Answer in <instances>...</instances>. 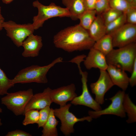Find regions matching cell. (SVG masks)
<instances>
[{
    "label": "cell",
    "mask_w": 136,
    "mask_h": 136,
    "mask_svg": "<svg viewBox=\"0 0 136 136\" xmlns=\"http://www.w3.org/2000/svg\"><path fill=\"white\" fill-rule=\"evenodd\" d=\"M55 46L68 52L89 50L95 42L90 36L87 30L79 24L67 27L54 36Z\"/></svg>",
    "instance_id": "1"
},
{
    "label": "cell",
    "mask_w": 136,
    "mask_h": 136,
    "mask_svg": "<svg viewBox=\"0 0 136 136\" xmlns=\"http://www.w3.org/2000/svg\"><path fill=\"white\" fill-rule=\"evenodd\" d=\"M62 61V58L59 57L45 66L33 65L24 68L20 71L12 79L13 82L15 84L32 82L47 83L48 80L47 75L48 71L55 64Z\"/></svg>",
    "instance_id": "2"
},
{
    "label": "cell",
    "mask_w": 136,
    "mask_h": 136,
    "mask_svg": "<svg viewBox=\"0 0 136 136\" xmlns=\"http://www.w3.org/2000/svg\"><path fill=\"white\" fill-rule=\"evenodd\" d=\"M108 64L115 66L131 73L136 60V43L113 49L106 56Z\"/></svg>",
    "instance_id": "3"
},
{
    "label": "cell",
    "mask_w": 136,
    "mask_h": 136,
    "mask_svg": "<svg viewBox=\"0 0 136 136\" xmlns=\"http://www.w3.org/2000/svg\"><path fill=\"white\" fill-rule=\"evenodd\" d=\"M32 5L38 10L37 15L33 18L32 24L35 30L42 27L45 22L51 18L71 17V14L66 8L57 6L54 3L46 6L37 0L33 2Z\"/></svg>",
    "instance_id": "4"
},
{
    "label": "cell",
    "mask_w": 136,
    "mask_h": 136,
    "mask_svg": "<svg viewBox=\"0 0 136 136\" xmlns=\"http://www.w3.org/2000/svg\"><path fill=\"white\" fill-rule=\"evenodd\" d=\"M33 94L31 88L8 92L1 98V103L15 115H24L26 106Z\"/></svg>",
    "instance_id": "5"
},
{
    "label": "cell",
    "mask_w": 136,
    "mask_h": 136,
    "mask_svg": "<svg viewBox=\"0 0 136 136\" xmlns=\"http://www.w3.org/2000/svg\"><path fill=\"white\" fill-rule=\"evenodd\" d=\"M71 105V104H68L59 108L53 109L55 116L61 122L60 130L65 136H68L74 132V126L77 122L85 120L90 122L92 119L89 116L81 118H77L69 111Z\"/></svg>",
    "instance_id": "6"
},
{
    "label": "cell",
    "mask_w": 136,
    "mask_h": 136,
    "mask_svg": "<svg viewBox=\"0 0 136 136\" xmlns=\"http://www.w3.org/2000/svg\"><path fill=\"white\" fill-rule=\"evenodd\" d=\"M3 27L6 30L7 36L18 47L22 46L24 41L35 30L32 23L18 24L11 20L4 21Z\"/></svg>",
    "instance_id": "7"
},
{
    "label": "cell",
    "mask_w": 136,
    "mask_h": 136,
    "mask_svg": "<svg viewBox=\"0 0 136 136\" xmlns=\"http://www.w3.org/2000/svg\"><path fill=\"white\" fill-rule=\"evenodd\" d=\"M80 61H77L75 63L77 65L79 73L81 76L82 92L81 95L76 97L71 103L75 105H82L89 107L95 111H99L102 109L100 105L94 99L90 94L87 86L88 73L87 72L82 71L81 68Z\"/></svg>",
    "instance_id": "8"
},
{
    "label": "cell",
    "mask_w": 136,
    "mask_h": 136,
    "mask_svg": "<svg viewBox=\"0 0 136 136\" xmlns=\"http://www.w3.org/2000/svg\"><path fill=\"white\" fill-rule=\"evenodd\" d=\"M125 94L124 91H119L115 95L109 99L111 101V104L106 108L99 111H89L88 114L92 119L97 118L102 115L111 114L121 118L126 117L124 109L123 101Z\"/></svg>",
    "instance_id": "9"
},
{
    "label": "cell",
    "mask_w": 136,
    "mask_h": 136,
    "mask_svg": "<svg viewBox=\"0 0 136 136\" xmlns=\"http://www.w3.org/2000/svg\"><path fill=\"white\" fill-rule=\"evenodd\" d=\"M111 35L114 48H120L136 43V24L126 23Z\"/></svg>",
    "instance_id": "10"
},
{
    "label": "cell",
    "mask_w": 136,
    "mask_h": 136,
    "mask_svg": "<svg viewBox=\"0 0 136 136\" xmlns=\"http://www.w3.org/2000/svg\"><path fill=\"white\" fill-rule=\"evenodd\" d=\"M99 77L96 82L91 84L92 92L95 94V100L99 104L104 102L106 93L114 85L106 70H100Z\"/></svg>",
    "instance_id": "11"
},
{
    "label": "cell",
    "mask_w": 136,
    "mask_h": 136,
    "mask_svg": "<svg viewBox=\"0 0 136 136\" xmlns=\"http://www.w3.org/2000/svg\"><path fill=\"white\" fill-rule=\"evenodd\" d=\"M76 89L75 85L73 83L52 89L51 97L52 103L60 107L64 106L67 102L72 101L77 96Z\"/></svg>",
    "instance_id": "12"
},
{
    "label": "cell",
    "mask_w": 136,
    "mask_h": 136,
    "mask_svg": "<svg viewBox=\"0 0 136 136\" xmlns=\"http://www.w3.org/2000/svg\"><path fill=\"white\" fill-rule=\"evenodd\" d=\"M52 90V89L48 87L42 92L33 94L26 106L24 114L29 110H40L47 106H50L52 103L51 97Z\"/></svg>",
    "instance_id": "13"
},
{
    "label": "cell",
    "mask_w": 136,
    "mask_h": 136,
    "mask_svg": "<svg viewBox=\"0 0 136 136\" xmlns=\"http://www.w3.org/2000/svg\"><path fill=\"white\" fill-rule=\"evenodd\" d=\"M85 58L84 64L86 69L98 68L100 70H106L108 66L106 56L93 47Z\"/></svg>",
    "instance_id": "14"
},
{
    "label": "cell",
    "mask_w": 136,
    "mask_h": 136,
    "mask_svg": "<svg viewBox=\"0 0 136 136\" xmlns=\"http://www.w3.org/2000/svg\"><path fill=\"white\" fill-rule=\"evenodd\" d=\"M22 46L24 48L22 55L24 57H35L38 56L43 46L41 37L33 33L23 42Z\"/></svg>",
    "instance_id": "15"
},
{
    "label": "cell",
    "mask_w": 136,
    "mask_h": 136,
    "mask_svg": "<svg viewBox=\"0 0 136 136\" xmlns=\"http://www.w3.org/2000/svg\"><path fill=\"white\" fill-rule=\"evenodd\" d=\"M114 85L125 91L129 84V78L125 71L116 66L108 64L106 70Z\"/></svg>",
    "instance_id": "16"
},
{
    "label": "cell",
    "mask_w": 136,
    "mask_h": 136,
    "mask_svg": "<svg viewBox=\"0 0 136 136\" xmlns=\"http://www.w3.org/2000/svg\"><path fill=\"white\" fill-rule=\"evenodd\" d=\"M62 4L68 10L70 18L74 20L79 17L87 10L84 0H62Z\"/></svg>",
    "instance_id": "17"
},
{
    "label": "cell",
    "mask_w": 136,
    "mask_h": 136,
    "mask_svg": "<svg viewBox=\"0 0 136 136\" xmlns=\"http://www.w3.org/2000/svg\"><path fill=\"white\" fill-rule=\"evenodd\" d=\"M87 30L91 38L96 42L106 34V26L101 14H97Z\"/></svg>",
    "instance_id": "18"
},
{
    "label": "cell",
    "mask_w": 136,
    "mask_h": 136,
    "mask_svg": "<svg viewBox=\"0 0 136 136\" xmlns=\"http://www.w3.org/2000/svg\"><path fill=\"white\" fill-rule=\"evenodd\" d=\"M59 121L56 119L53 112L51 108L47 122L43 127L42 136H57L58 135L56 127Z\"/></svg>",
    "instance_id": "19"
},
{
    "label": "cell",
    "mask_w": 136,
    "mask_h": 136,
    "mask_svg": "<svg viewBox=\"0 0 136 136\" xmlns=\"http://www.w3.org/2000/svg\"><path fill=\"white\" fill-rule=\"evenodd\" d=\"M93 47L106 56L114 49L111 35L106 34L95 42Z\"/></svg>",
    "instance_id": "20"
},
{
    "label": "cell",
    "mask_w": 136,
    "mask_h": 136,
    "mask_svg": "<svg viewBox=\"0 0 136 136\" xmlns=\"http://www.w3.org/2000/svg\"><path fill=\"white\" fill-rule=\"evenodd\" d=\"M123 106L125 113H127L128 119L126 121L131 123L136 121V106L132 102L129 95L125 93L123 101Z\"/></svg>",
    "instance_id": "21"
},
{
    "label": "cell",
    "mask_w": 136,
    "mask_h": 136,
    "mask_svg": "<svg viewBox=\"0 0 136 136\" xmlns=\"http://www.w3.org/2000/svg\"><path fill=\"white\" fill-rule=\"evenodd\" d=\"M96 13L95 10H87L79 17V24L85 29L88 30L95 19Z\"/></svg>",
    "instance_id": "22"
},
{
    "label": "cell",
    "mask_w": 136,
    "mask_h": 136,
    "mask_svg": "<svg viewBox=\"0 0 136 136\" xmlns=\"http://www.w3.org/2000/svg\"><path fill=\"white\" fill-rule=\"evenodd\" d=\"M126 23V14L123 13L106 26V34L112 35Z\"/></svg>",
    "instance_id": "23"
},
{
    "label": "cell",
    "mask_w": 136,
    "mask_h": 136,
    "mask_svg": "<svg viewBox=\"0 0 136 136\" xmlns=\"http://www.w3.org/2000/svg\"><path fill=\"white\" fill-rule=\"evenodd\" d=\"M14 85L12 79L8 78L0 68V95L7 94L8 90L13 87Z\"/></svg>",
    "instance_id": "24"
},
{
    "label": "cell",
    "mask_w": 136,
    "mask_h": 136,
    "mask_svg": "<svg viewBox=\"0 0 136 136\" xmlns=\"http://www.w3.org/2000/svg\"><path fill=\"white\" fill-rule=\"evenodd\" d=\"M24 115L25 117L22 122L23 125L37 124L39 117V113L38 110L36 109L29 110L25 113Z\"/></svg>",
    "instance_id": "25"
},
{
    "label": "cell",
    "mask_w": 136,
    "mask_h": 136,
    "mask_svg": "<svg viewBox=\"0 0 136 136\" xmlns=\"http://www.w3.org/2000/svg\"><path fill=\"white\" fill-rule=\"evenodd\" d=\"M123 13L121 12L110 8L101 14L106 26L109 23L119 17Z\"/></svg>",
    "instance_id": "26"
},
{
    "label": "cell",
    "mask_w": 136,
    "mask_h": 136,
    "mask_svg": "<svg viewBox=\"0 0 136 136\" xmlns=\"http://www.w3.org/2000/svg\"><path fill=\"white\" fill-rule=\"evenodd\" d=\"M110 8L124 13L132 7L130 4L126 0H110Z\"/></svg>",
    "instance_id": "27"
},
{
    "label": "cell",
    "mask_w": 136,
    "mask_h": 136,
    "mask_svg": "<svg viewBox=\"0 0 136 136\" xmlns=\"http://www.w3.org/2000/svg\"><path fill=\"white\" fill-rule=\"evenodd\" d=\"M50 106H47L40 110L39 119L37 124L39 128L43 127L47 120L51 110Z\"/></svg>",
    "instance_id": "28"
},
{
    "label": "cell",
    "mask_w": 136,
    "mask_h": 136,
    "mask_svg": "<svg viewBox=\"0 0 136 136\" xmlns=\"http://www.w3.org/2000/svg\"><path fill=\"white\" fill-rule=\"evenodd\" d=\"M110 0H97L95 10L97 14H101L110 8Z\"/></svg>",
    "instance_id": "29"
},
{
    "label": "cell",
    "mask_w": 136,
    "mask_h": 136,
    "mask_svg": "<svg viewBox=\"0 0 136 136\" xmlns=\"http://www.w3.org/2000/svg\"><path fill=\"white\" fill-rule=\"evenodd\" d=\"M125 14L127 23L136 24V8H131Z\"/></svg>",
    "instance_id": "30"
},
{
    "label": "cell",
    "mask_w": 136,
    "mask_h": 136,
    "mask_svg": "<svg viewBox=\"0 0 136 136\" xmlns=\"http://www.w3.org/2000/svg\"><path fill=\"white\" fill-rule=\"evenodd\" d=\"M6 136H31L32 135L29 133L24 131L16 129L9 132Z\"/></svg>",
    "instance_id": "31"
},
{
    "label": "cell",
    "mask_w": 136,
    "mask_h": 136,
    "mask_svg": "<svg viewBox=\"0 0 136 136\" xmlns=\"http://www.w3.org/2000/svg\"><path fill=\"white\" fill-rule=\"evenodd\" d=\"M131 75L129 79V84L132 87L136 85V60L134 61Z\"/></svg>",
    "instance_id": "32"
},
{
    "label": "cell",
    "mask_w": 136,
    "mask_h": 136,
    "mask_svg": "<svg viewBox=\"0 0 136 136\" xmlns=\"http://www.w3.org/2000/svg\"><path fill=\"white\" fill-rule=\"evenodd\" d=\"M97 0H84L87 10H95Z\"/></svg>",
    "instance_id": "33"
},
{
    "label": "cell",
    "mask_w": 136,
    "mask_h": 136,
    "mask_svg": "<svg viewBox=\"0 0 136 136\" xmlns=\"http://www.w3.org/2000/svg\"><path fill=\"white\" fill-rule=\"evenodd\" d=\"M4 18L1 13V7L0 6V30L3 28V24L4 21Z\"/></svg>",
    "instance_id": "34"
},
{
    "label": "cell",
    "mask_w": 136,
    "mask_h": 136,
    "mask_svg": "<svg viewBox=\"0 0 136 136\" xmlns=\"http://www.w3.org/2000/svg\"><path fill=\"white\" fill-rule=\"evenodd\" d=\"M130 4L132 7L136 8V0H132Z\"/></svg>",
    "instance_id": "35"
},
{
    "label": "cell",
    "mask_w": 136,
    "mask_h": 136,
    "mask_svg": "<svg viewBox=\"0 0 136 136\" xmlns=\"http://www.w3.org/2000/svg\"><path fill=\"white\" fill-rule=\"evenodd\" d=\"M2 2L4 4H8L10 3L14 0H1Z\"/></svg>",
    "instance_id": "36"
},
{
    "label": "cell",
    "mask_w": 136,
    "mask_h": 136,
    "mask_svg": "<svg viewBox=\"0 0 136 136\" xmlns=\"http://www.w3.org/2000/svg\"><path fill=\"white\" fill-rule=\"evenodd\" d=\"M2 124H3L2 122L1 119L0 118V126H1L2 125Z\"/></svg>",
    "instance_id": "37"
},
{
    "label": "cell",
    "mask_w": 136,
    "mask_h": 136,
    "mask_svg": "<svg viewBox=\"0 0 136 136\" xmlns=\"http://www.w3.org/2000/svg\"><path fill=\"white\" fill-rule=\"evenodd\" d=\"M126 1L127 2H128L130 4L132 1V0H126Z\"/></svg>",
    "instance_id": "38"
},
{
    "label": "cell",
    "mask_w": 136,
    "mask_h": 136,
    "mask_svg": "<svg viewBox=\"0 0 136 136\" xmlns=\"http://www.w3.org/2000/svg\"><path fill=\"white\" fill-rule=\"evenodd\" d=\"M2 109L0 108V113H2Z\"/></svg>",
    "instance_id": "39"
}]
</instances>
